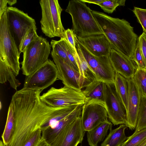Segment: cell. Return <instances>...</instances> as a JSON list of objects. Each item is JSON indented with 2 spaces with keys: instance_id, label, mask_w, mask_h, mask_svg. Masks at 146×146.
Instances as JSON below:
<instances>
[{
  "instance_id": "1",
  "label": "cell",
  "mask_w": 146,
  "mask_h": 146,
  "mask_svg": "<svg viewBox=\"0 0 146 146\" xmlns=\"http://www.w3.org/2000/svg\"><path fill=\"white\" fill-rule=\"evenodd\" d=\"M42 91L23 88L13 95L11 103L14 129L11 140L7 146H23L52 114L56 108L49 106L41 100Z\"/></svg>"
},
{
  "instance_id": "2",
  "label": "cell",
  "mask_w": 146,
  "mask_h": 146,
  "mask_svg": "<svg viewBox=\"0 0 146 146\" xmlns=\"http://www.w3.org/2000/svg\"><path fill=\"white\" fill-rule=\"evenodd\" d=\"M92 14L112 49L132 59L138 38L126 20L111 17L103 12L92 10Z\"/></svg>"
},
{
  "instance_id": "3",
  "label": "cell",
  "mask_w": 146,
  "mask_h": 146,
  "mask_svg": "<svg viewBox=\"0 0 146 146\" xmlns=\"http://www.w3.org/2000/svg\"><path fill=\"white\" fill-rule=\"evenodd\" d=\"M91 10L82 0L70 1L65 11L71 15L72 30L77 37L103 34Z\"/></svg>"
},
{
  "instance_id": "4",
  "label": "cell",
  "mask_w": 146,
  "mask_h": 146,
  "mask_svg": "<svg viewBox=\"0 0 146 146\" xmlns=\"http://www.w3.org/2000/svg\"><path fill=\"white\" fill-rule=\"evenodd\" d=\"M51 46L47 39L38 36L30 43L23 52L21 64L23 74L29 76L37 70L48 59Z\"/></svg>"
},
{
  "instance_id": "5",
  "label": "cell",
  "mask_w": 146,
  "mask_h": 146,
  "mask_svg": "<svg viewBox=\"0 0 146 146\" xmlns=\"http://www.w3.org/2000/svg\"><path fill=\"white\" fill-rule=\"evenodd\" d=\"M42 11L41 29L45 36L50 38L63 37L65 31L62 24L61 14L62 9L58 0H40Z\"/></svg>"
},
{
  "instance_id": "6",
  "label": "cell",
  "mask_w": 146,
  "mask_h": 146,
  "mask_svg": "<svg viewBox=\"0 0 146 146\" xmlns=\"http://www.w3.org/2000/svg\"><path fill=\"white\" fill-rule=\"evenodd\" d=\"M19 48L9 30L6 12L0 18V60L17 76L20 69Z\"/></svg>"
},
{
  "instance_id": "7",
  "label": "cell",
  "mask_w": 146,
  "mask_h": 146,
  "mask_svg": "<svg viewBox=\"0 0 146 146\" xmlns=\"http://www.w3.org/2000/svg\"><path fill=\"white\" fill-rule=\"evenodd\" d=\"M40 98L48 106L55 108L84 104L87 102L82 90L78 91L66 86L59 88L52 87L40 96Z\"/></svg>"
},
{
  "instance_id": "8",
  "label": "cell",
  "mask_w": 146,
  "mask_h": 146,
  "mask_svg": "<svg viewBox=\"0 0 146 146\" xmlns=\"http://www.w3.org/2000/svg\"><path fill=\"white\" fill-rule=\"evenodd\" d=\"M6 15L9 30L19 48L27 32L33 28L37 29L35 20L15 7H8Z\"/></svg>"
},
{
  "instance_id": "9",
  "label": "cell",
  "mask_w": 146,
  "mask_h": 146,
  "mask_svg": "<svg viewBox=\"0 0 146 146\" xmlns=\"http://www.w3.org/2000/svg\"><path fill=\"white\" fill-rule=\"evenodd\" d=\"M58 71L54 62L50 59L31 74L26 76L23 88L42 91L58 79Z\"/></svg>"
},
{
  "instance_id": "10",
  "label": "cell",
  "mask_w": 146,
  "mask_h": 146,
  "mask_svg": "<svg viewBox=\"0 0 146 146\" xmlns=\"http://www.w3.org/2000/svg\"><path fill=\"white\" fill-rule=\"evenodd\" d=\"M76 45L80 49L89 66L95 73L97 80L106 83H114L115 72L109 56H96L93 55L77 40Z\"/></svg>"
},
{
  "instance_id": "11",
  "label": "cell",
  "mask_w": 146,
  "mask_h": 146,
  "mask_svg": "<svg viewBox=\"0 0 146 146\" xmlns=\"http://www.w3.org/2000/svg\"><path fill=\"white\" fill-rule=\"evenodd\" d=\"M105 104L108 118L114 125L127 124L125 108L116 90L114 83H106Z\"/></svg>"
},
{
  "instance_id": "12",
  "label": "cell",
  "mask_w": 146,
  "mask_h": 146,
  "mask_svg": "<svg viewBox=\"0 0 146 146\" xmlns=\"http://www.w3.org/2000/svg\"><path fill=\"white\" fill-rule=\"evenodd\" d=\"M51 55L58 70V79L61 80L64 86L81 91L90 83L58 55L52 51Z\"/></svg>"
},
{
  "instance_id": "13",
  "label": "cell",
  "mask_w": 146,
  "mask_h": 146,
  "mask_svg": "<svg viewBox=\"0 0 146 146\" xmlns=\"http://www.w3.org/2000/svg\"><path fill=\"white\" fill-rule=\"evenodd\" d=\"M108 116L105 105L101 103L88 101L82 106L81 115L83 129L89 131L108 120Z\"/></svg>"
},
{
  "instance_id": "14",
  "label": "cell",
  "mask_w": 146,
  "mask_h": 146,
  "mask_svg": "<svg viewBox=\"0 0 146 146\" xmlns=\"http://www.w3.org/2000/svg\"><path fill=\"white\" fill-rule=\"evenodd\" d=\"M85 131L81 115L65 128L49 146H77L82 143Z\"/></svg>"
},
{
  "instance_id": "15",
  "label": "cell",
  "mask_w": 146,
  "mask_h": 146,
  "mask_svg": "<svg viewBox=\"0 0 146 146\" xmlns=\"http://www.w3.org/2000/svg\"><path fill=\"white\" fill-rule=\"evenodd\" d=\"M127 79L129 96L126 125L132 130L136 128L137 125L141 95L133 78Z\"/></svg>"
},
{
  "instance_id": "16",
  "label": "cell",
  "mask_w": 146,
  "mask_h": 146,
  "mask_svg": "<svg viewBox=\"0 0 146 146\" xmlns=\"http://www.w3.org/2000/svg\"><path fill=\"white\" fill-rule=\"evenodd\" d=\"M77 38V40L93 55L96 56H109L112 48L104 34Z\"/></svg>"
},
{
  "instance_id": "17",
  "label": "cell",
  "mask_w": 146,
  "mask_h": 146,
  "mask_svg": "<svg viewBox=\"0 0 146 146\" xmlns=\"http://www.w3.org/2000/svg\"><path fill=\"white\" fill-rule=\"evenodd\" d=\"M112 66L115 72L127 79L133 77L137 68L134 61L111 49L109 56Z\"/></svg>"
},
{
  "instance_id": "18",
  "label": "cell",
  "mask_w": 146,
  "mask_h": 146,
  "mask_svg": "<svg viewBox=\"0 0 146 146\" xmlns=\"http://www.w3.org/2000/svg\"><path fill=\"white\" fill-rule=\"evenodd\" d=\"M83 105H78L73 112L58 123L54 127H49L42 131V138L48 146L51 145L65 128L81 115Z\"/></svg>"
},
{
  "instance_id": "19",
  "label": "cell",
  "mask_w": 146,
  "mask_h": 146,
  "mask_svg": "<svg viewBox=\"0 0 146 146\" xmlns=\"http://www.w3.org/2000/svg\"><path fill=\"white\" fill-rule=\"evenodd\" d=\"M106 82L98 80L92 82L82 91L87 102H98L105 105Z\"/></svg>"
},
{
  "instance_id": "20",
  "label": "cell",
  "mask_w": 146,
  "mask_h": 146,
  "mask_svg": "<svg viewBox=\"0 0 146 146\" xmlns=\"http://www.w3.org/2000/svg\"><path fill=\"white\" fill-rule=\"evenodd\" d=\"M113 124L108 120L87 131V141L89 145L98 146V143L103 141L107 136L108 131L112 129Z\"/></svg>"
},
{
  "instance_id": "21",
  "label": "cell",
  "mask_w": 146,
  "mask_h": 146,
  "mask_svg": "<svg viewBox=\"0 0 146 146\" xmlns=\"http://www.w3.org/2000/svg\"><path fill=\"white\" fill-rule=\"evenodd\" d=\"M127 127L126 125L122 124L116 129H110L101 146H121L128 138L125 133V130Z\"/></svg>"
},
{
  "instance_id": "22",
  "label": "cell",
  "mask_w": 146,
  "mask_h": 146,
  "mask_svg": "<svg viewBox=\"0 0 146 146\" xmlns=\"http://www.w3.org/2000/svg\"><path fill=\"white\" fill-rule=\"evenodd\" d=\"M76 48L78 55L75 57V59L81 76L90 83L98 80L95 73L88 64L77 45Z\"/></svg>"
},
{
  "instance_id": "23",
  "label": "cell",
  "mask_w": 146,
  "mask_h": 146,
  "mask_svg": "<svg viewBox=\"0 0 146 146\" xmlns=\"http://www.w3.org/2000/svg\"><path fill=\"white\" fill-rule=\"evenodd\" d=\"M114 84L117 92L127 111L129 96L128 79L119 74L115 72Z\"/></svg>"
},
{
  "instance_id": "24",
  "label": "cell",
  "mask_w": 146,
  "mask_h": 146,
  "mask_svg": "<svg viewBox=\"0 0 146 146\" xmlns=\"http://www.w3.org/2000/svg\"><path fill=\"white\" fill-rule=\"evenodd\" d=\"M15 126L13 106L11 103L9 106L6 123L4 131L1 135L2 141L5 146L10 142L14 132Z\"/></svg>"
},
{
  "instance_id": "25",
  "label": "cell",
  "mask_w": 146,
  "mask_h": 146,
  "mask_svg": "<svg viewBox=\"0 0 146 146\" xmlns=\"http://www.w3.org/2000/svg\"><path fill=\"white\" fill-rule=\"evenodd\" d=\"M133 78L141 96L146 97V69L137 68Z\"/></svg>"
},
{
  "instance_id": "26",
  "label": "cell",
  "mask_w": 146,
  "mask_h": 146,
  "mask_svg": "<svg viewBox=\"0 0 146 146\" xmlns=\"http://www.w3.org/2000/svg\"><path fill=\"white\" fill-rule=\"evenodd\" d=\"M146 139V128L135 131L121 146H138Z\"/></svg>"
},
{
  "instance_id": "27",
  "label": "cell",
  "mask_w": 146,
  "mask_h": 146,
  "mask_svg": "<svg viewBox=\"0 0 146 146\" xmlns=\"http://www.w3.org/2000/svg\"><path fill=\"white\" fill-rule=\"evenodd\" d=\"M146 128V97L141 96L135 131Z\"/></svg>"
},
{
  "instance_id": "28",
  "label": "cell",
  "mask_w": 146,
  "mask_h": 146,
  "mask_svg": "<svg viewBox=\"0 0 146 146\" xmlns=\"http://www.w3.org/2000/svg\"><path fill=\"white\" fill-rule=\"evenodd\" d=\"M58 40L71 62L76 70L79 72L75 58V57L78 54L77 51H76L73 49L65 38H61L60 39Z\"/></svg>"
},
{
  "instance_id": "29",
  "label": "cell",
  "mask_w": 146,
  "mask_h": 146,
  "mask_svg": "<svg viewBox=\"0 0 146 146\" xmlns=\"http://www.w3.org/2000/svg\"><path fill=\"white\" fill-rule=\"evenodd\" d=\"M125 0H105L97 5L105 12L111 13L118 6H125Z\"/></svg>"
},
{
  "instance_id": "30",
  "label": "cell",
  "mask_w": 146,
  "mask_h": 146,
  "mask_svg": "<svg viewBox=\"0 0 146 146\" xmlns=\"http://www.w3.org/2000/svg\"><path fill=\"white\" fill-rule=\"evenodd\" d=\"M50 44L52 48V52L59 56L65 62L78 71L69 59L66 53L60 44L59 40H52L50 42Z\"/></svg>"
},
{
  "instance_id": "31",
  "label": "cell",
  "mask_w": 146,
  "mask_h": 146,
  "mask_svg": "<svg viewBox=\"0 0 146 146\" xmlns=\"http://www.w3.org/2000/svg\"><path fill=\"white\" fill-rule=\"evenodd\" d=\"M37 29L33 28L26 33L22 38L19 50V54L23 52L25 48L38 36L36 32Z\"/></svg>"
},
{
  "instance_id": "32",
  "label": "cell",
  "mask_w": 146,
  "mask_h": 146,
  "mask_svg": "<svg viewBox=\"0 0 146 146\" xmlns=\"http://www.w3.org/2000/svg\"><path fill=\"white\" fill-rule=\"evenodd\" d=\"M132 59L137 65V68L146 69L144 58L138 40Z\"/></svg>"
},
{
  "instance_id": "33",
  "label": "cell",
  "mask_w": 146,
  "mask_h": 146,
  "mask_svg": "<svg viewBox=\"0 0 146 146\" xmlns=\"http://www.w3.org/2000/svg\"><path fill=\"white\" fill-rule=\"evenodd\" d=\"M133 11L146 33V9L134 7Z\"/></svg>"
},
{
  "instance_id": "34",
  "label": "cell",
  "mask_w": 146,
  "mask_h": 146,
  "mask_svg": "<svg viewBox=\"0 0 146 146\" xmlns=\"http://www.w3.org/2000/svg\"><path fill=\"white\" fill-rule=\"evenodd\" d=\"M63 38H65L73 49L77 51L76 48L77 38L73 30L68 29L65 30Z\"/></svg>"
},
{
  "instance_id": "35",
  "label": "cell",
  "mask_w": 146,
  "mask_h": 146,
  "mask_svg": "<svg viewBox=\"0 0 146 146\" xmlns=\"http://www.w3.org/2000/svg\"><path fill=\"white\" fill-rule=\"evenodd\" d=\"M42 138V131L39 129L33 133L23 146H36Z\"/></svg>"
},
{
  "instance_id": "36",
  "label": "cell",
  "mask_w": 146,
  "mask_h": 146,
  "mask_svg": "<svg viewBox=\"0 0 146 146\" xmlns=\"http://www.w3.org/2000/svg\"><path fill=\"white\" fill-rule=\"evenodd\" d=\"M144 58L146 69V33L143 32L138 39Z\"/></svg>"
},
{
  "instance_id": "37",
  "label": "cell",
  "mask_w": 146,
  "mask_h": 146,
  "mask_svg": "<svg viewBox=\"0 0 146 146\" xmlns=\"http://www.w3.org/2000/svg\"><path fill=\"white\" fill-rule=\"evenodd\" d=\"M7 4V0H0V18L6 11L8 8Z\"/></svg>"
},
{
  "instance_id": "38",
  "label": "cell",
  "mask_w": 146,
  "mask_h": 146,
  "mask_svg": "<svg viewBox=\"0 0 146 146\" xmlns=\"http://www.w3.org/2000/svg\"><path fill=\"white\" fill-rule=\"evenodd\" d=\"M85 3H93L98 5V3L104 1L105 0H82Z\"/></svg>"
},
{
  "instance_id": "39",
  "label": "cell",
  "mask_w": 146,
  "mask_h": 146,
  "mask_svg": "<svg viewBox=\"0 0 146 146\" xmlns=\"http://www.w3.org/2000/svg\"><path fill=\"white\" fill-rule=\"evenodd\" d=\"M36 146H48L45 140L42 138Z\"/></svg>"
},
{
  "instance_id": "40",
  "label": "cell",
  "mask_w": 146,
  "mask_h": 146,
  "mask_svg": "<svg viewBox=\"0 0 146 146\" xmlns=\"http://www.w3.org/2000/svg\"><path fill=\"white\" fill-rule=\"evenodd\" d=\"M8 4L10 6L15 4L17 2L16 0H7Z\"/></svg>"
},
{
  "instance_id": "41",
  "label": "cell",
  "mask_w": 146,
  "mask_h": 146,
  "mask_svg": "<svg viewBox=\"0 0 146 146\" xmlns=\"http://www.w3.org/2000/svg\"><path fill=\"white\" fill-rule=\"evenodd\" d=\"M146 143V139L143 141L140 145L138 146H143Z\"/></svg>"
},
{
  "instance_id": "42",
  "label": "cell",
  "mask_w": 146,
  "mask_h": 146,
  "mask_svg": "<svg viewBox=\"0 0 146 146\" xmlns=\"http://www.w3.org/2000/svg\"><path fill=\"white\" fill-rule=\"evenodd\" d=\"M0 146H5L4 145L2 141L1 140L0 141Z\"/></svg>"
},
{
  "instance_id": "43",
  "label": "cell",
  "mask_w": 146,
  "mask_h": 146,
  "mask_svg": "<svg viewBox=\"0 0 146 146\" xmlns=\"http://www.w3.org/2000/svg\"><path fill=\"white\" fill-rule=\"evenodd\" d=\"M143 146H146V143Z\"/></svg>"
},
{
  "instance_id": "44",
  "label": "cell",
  "mask_w": 146,
  "mask_h": 146,
  "mask_svg": "<svg viewBox=\"0 0 146 146\" xmlns=\"http://www.w3.org/2000/svg\"><path fill=\"white\" fill-rule=\"evenodd\" d=\"M80 146H82L81 145Z\"/></svg>"
}]
</instances>
